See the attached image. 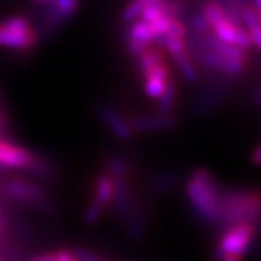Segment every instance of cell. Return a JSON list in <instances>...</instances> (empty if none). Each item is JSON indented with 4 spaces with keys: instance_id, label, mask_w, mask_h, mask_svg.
Listing matches in <instances>:
<instances>
[{
    "instance_id": "obj_29",
    "label": "cell",
    "mask_w": 261,
    "mask_h": 261,
    "mask_svg": "<svg viewBox=\"0 0 261 261\" xmlns=\"http://www.w3.org/2000/svg\"><path fill=\"white\" fill-rule=\"evenodd\" d=\"M247 32H248V35H250V38H251L252 45H255V47L260 48L261 49V27L248 29Z\"/></svg>"
},
{
    "instance_id": "obj_6",
    "label": "cell",
    "mask_w": 261,
    "mask_h": 261,
    "mask_svg": "<svg viewBox=\"0 0 261 261\" xmlns=\"http://www.w3.org/2000/svg\"><path fill=\"white\" fill-rule=\"evenodd\" d=\"M113 189H115V180L112 177H109L106 173L99 176V178L94 183L93 197L87 206V209L84 211L83 219L86 224L93 225L100 219L105 209L111 205Z\"/></svg>"
},
{
    "instance_id": "obj_24",
    "label": "cell",
    "mask_w": 261,
    "mask_h": 261,
    "mask_svg": "<svg viewBox=\"0 0 261 261\" xmlns=\"http://www.w3.org/2000/svg\"><path fill=\"white\" fill-rule=\"evenodd\" d=\"M161 16H167V12H166V2L164 0H157L155 3H151L147 5L144 10H142V15H141V20L151 23L154 22L155 19L161 18Z\"/></svg>"
},
{
    "instance_id": "obj_22",
    "label": "cell",
    "mask_w": 261,
    "mask_h": 261,
    "mask_svg": "<svg viewBox=\"0 0 261 261\" xmlns=\"http://www.w3.org/2000/svg\"><path fill=\"white\" fill-rule=\"evenodd\" d=\"M178 178L173 173H160L151 180V187L155 193H168L173 189H176Z\"/></svg>"
},
{
    "instance_id": "obj_32",
    "label": "cell",
    "mask_w": 261,
    "mask_h": 261,
    "mask_svg": "<svg viewBox=\"0 0 261 261\" xmlns=\"http://www.w3.org/2000/svg\"><path fill=\"white\" fill-rule=\"evenodd\" d=\"M37 261H57L56 254H41V255H37V257H34Z\"/></svg>"
},
{
    "instance_id": "obj_34",
    "label": "cell",
    "mask_w": 261,
    "mask_h": 261,
    "mask_svg": "<svg viewBox=\"0 0 261 261\" xmlns=\"http://www.w3.org/2000/svg\"><path fill=\"white\" fill-rule=\"evenodd\" d=\"M254 102L257 106H261V89H258L255 94H254Z\"/></svg>"
},
{
    "instance_id": "obj_2",
    "label": "cell",
    "mask_w": 261,
    "mask_h": 261,
    "mask_svg": "<svg viewBox=\"0 0 261 261\" xmlns=\"http://www.w3.org/2000/svg\"><path fill=\"white\" fill-rule=\"evenodd\" d=\"M238 224H251L257 228V232H261V189H225L216 228L222 232Z\"/></svg>"
},
{
    "instance_id": "obj_1",
    "label": "cell",
    "mask_w": 261,
    "mask_h": 261,
    "mask_svg": "<svg viewBox=\"0 0 261 261\" xmlns=\"http://www.w3.org/2000/svg\"><path fill=\"white\" fill-rule=\"evenodd\" d=\"M225 189L206 168H196L187 178L185 193L193 214L207 225L216 226Z\"/></svg>"
},
{
    "instance_id": "obj_36",
    "label": "cell",
    "mask_w": 261,
    "mask_h": 261,
    "mask_svg": "<svg viewBox=\"0 0 261 261\" xmlns=\"http://www.w3.org/2000/svg\"><path fill=\"white\" fill-rule=\"evenodd\" d=\"M140 2L142 3V5H145V6H147V5H151V3H155L157 0H140Z\"/></svg>"
},
{
    "instance_id": "obj_16",
    "label": "cell",
    "mask_w": 261,
    "mask_h": 261,
    "mask_svg": "<svg viewBox=\"0 0 261 261\" xmlns=\"http://www.w3.org/2000/svg\"><path fill=\"white\" fill-rule=\"evenodd\" d=\"M170 57L177 64L178 70H180V73H181L183 79L186 82H189V83H196L197 82L199 73H197L195 61H193V58H192L190 53H189V48L186 47L185 49H181V51H178V53H176V54H173V56Z\"/></svg>"
},
{
    "instance_id": "obj_19",
    "label": "cell",
    "mask_w": 261,
    "mask_h": 261,
    "mask_svg": "<svg viewBox=\"0 0 261 261\" xmlns=\"http://www.w3.org/2000/svg\"><path fill=\"white\" fill-rule=\"evenodd\" d=\"M161 63H164V49L163 48L151 45L145 53H142L140 57H137V67L141 71V74L149 68L161 64Z\"/></svg>"
},
{
    "instance_id": "obj_35",
    "label": "cell",
    "mask_w": 261,
    "mask_h": 261,
    "mask_svg": "<svg viewBox=\"0 0 261 261\" xmlns=\"http://www.w3.org/2000/svg\"><path fill=\"white\" fill-rule=\"evenodd\" d=\"M254 3H255L254 9L257 10V12H261V0H254Z\"/></svg>"
},
{
    "instance_id": "obj_15",
    "label": "cell",
    "mask_w": 261,
    "mask_h": 261,
    "mask_svg": "<svg viewBox=\"0 0 261 261\" xmlns=\"http://www.w3.org/2000/svg\"><path fill=\"white\" fill-rule=\"evenodd\" d=\"M225 84H214L209 89H205L197 96L195 102V111L199 113H206L214 111L215 108L222 102L225 96Z\"/></svg>"
},
{
    "instance_id": "obj_25",
    "label": "cell",
    "mask_w": 261,
    "mask_h": 261,
    "mask_svg": "<svg viewBox=\"0 0 261 261\" xmlns=\"http://www.w3.org/2000/svg\"><path fill=\"white\" fill-rule=\"evenodd\" d=\"M144 8H145V5H142L140 0H129L122 9L121 19L126 23H132L141 18Z\"/></svg>"
},
{
    "instance_id": "obj_38",
    "label": "cell",
    "mask_w": 261,
    "mask_h": 261,
    "mask_svg": "<svg viewBox=\"0 0 261 261\" xmlns=\"http://www.w3.org/2000/svg\"><path fill=\"white\" fill-rule=\"evenodd\" d=\"M3 129V115L0 113V132Z\"/></svg>"
},
{
    "instance_id": "obj_33",
    "label": "cell",
    "mask_w": 261,
    "mask_h": 261,
    "mask_svg": "<svg viewBox=\"0 0 261 261\" xmlns=\"http://www.w3.org/2000/svg\"><path fill=\"white\" fill-rule=\"evenodd\" d=\"M216 261H244V257H240V255H224V257H221L219 260Z\"/></svg>"
},
{
    "instance_id": "obj_11",
    "label": "cell",
    "mask_w": 261,
    "mask_h": 261,
    "mask_svg": "<svg viewBox=\"0 0 261 261\" xmlns=\"http://www.w3.org/2000/svg\"><path fill=\"white\" fill-rule=\"evenodd\" d=\"M32 159H34V154L28 149L6 142V141H0V164L2 166L27 170Z\"/></svg>"
},
{
    "instance_id": "obj_28",
    "label": "cell",
    "mask_w": 261,
    "mask_h": 261,
    "mask_svg": "<svg viewBox=\"0 0 261 261\" xmlns=\"http://www.w3.org/2000/svg\"><path fill=\"white\" fill-rule=\"evenodd\" d=\"M151 47L147 42H141V41H132V39H128L126 42V53L129 54L130 57H140L142 53H145L148 48Z\"/></svg>"
},
{
    "instance_id": "obj_7",
    "label": "cell",
    "mask_w": 261,
    "mask_h": 261,
    "mask_svg": "<svg viewBox=\"0 0 261 261\" xmlns=\"http://www.w3.org/2000/svg\"><path fill=\"white\" fill-rule=\"evenodd\" d=\"M96 113L103 125L112 132L115 138H118L119 141H128L132 138L134 132L129 125V119H126L112 105L99 103L96 108Z\"/></svg>"
},
{
    "instance_id": "obj_27",
    "label": "cell",
    "mask_w": 261,
    "mask_h": 261,
    "mask_svg": "<svg viewBox=\"0 0 261 261\" xmlns=\"http://www.w3.org/2000/svg\"><path fill=\"white\" fill-rule=\"evenodd\" d=\"M187 22H189V28L193 31L195 35H205V34H207L211 31V27H209L207 20L203 18V15L200 12H196L192 16H189Z\"/></svg>"
},
{
    "instance_id": "obj_26",
    "label": "cell",
    "mask_w": 261,
    "mask_h": 261,
    "mask_svg": "<svg viewBox=\"0 0 261 261\" xmlns=\"http://www.w3.org/2000/svg\"><path fill=\"white\" fill-rule=\"evenodd\" d=\"M240 15H241V23L247 31L252 28H257L261 27L260 25V16H258V12L248 6V5H244L240 9Z\"/></svg>"
},
{
    "instance_id": "obj_17",
    "label": "cell",
    "mask_w": 261,
    "mask_h": 261,
    "mask_svg": "<svg viewBox=\"0 0 261 261\" xmlns=\"http://www.w3.org/2000/svg\"><path fill=\"white\" fill-rule=\"evenodd\" d=\"M130 163L129 159L123 154H111L106 159V174L113 180H121L125 178V176L129 171Z\"/></svg>"
},
{
    "instance_id": "obj_13",
    "label": "cell",
    "mask_w": 261,
    "mask_h": 261,
    "mask_svg": "<svg viewBox=\"0 0 261 261\" xmlns=\"http://www.w3.org/2000/svg\"><path fill=\"white\" fill-rule=\"evenodd\" d=\"M122 224L125 225L126 233L132 240H140L144 237V233H145V209L137 196H134L129 211L123 218Z\"/></svg>"
},
{
    "instance_id": "obj_10",
    "label": "cell",
    "mask_w": 261,
    "mask_h": 261,
    "mask_svg": "<svg viewBox=\"0 0 261 261\" xmlns=\"http://www.w3.org/2000/svg\"><path fill=\"white\" fill-rule=\"evenodd\" d=\"M144 77V92L149 99H159L160 94L164 92L167 83L171 80L170 75V67L164 63L155 65L142 73Z\"/></svg>"
},
{
    "instance_id": "obj_3",
    "label": "cell",
    "mask_w": 261,
    "mask_h": 261,
    "mask_svg": "<svg viewBox=\"0 0 261 261\" xmlns=\"http://www.w3.org/2000/svg\"><path fill=\"white\" fill-rule=\"evenodd\" d=\"M257 228L251 224H238L222 231L214 251L215 261L224 255L244 257L251 251L257 240Z\"/></svg>"
},
{
    "instance_id": "obj_37",
    "label": "cell",
    "mask_w": 261,
    "mask_h": 261,
    "mask_svg": "<svg viewBox=\"0 0 261 261\" xmlns=\"http://www.w3.org/2000/svg\"><path fill=\"white\" fill-rule=\"evenodd\" d=\"M34 3H37V5H45V3H48L49 0H32Z\"/></svg>"
},
{
    "instance_id": "obj_12",
    "label": "cell",
    "mask_w": 261,
    "mask_h": 261,
    "mask_svg": "<svg viewBox=\"0 0 261 261\" xmlns=\"http://www.w3.org/2000/svg\"><path fill=\"white\" fill-rule=\"evenodd\" d=\"M134 192L130 189L129 183L126 181V178L121 180H115V189H113V196L111 200V209H112L113 216L122 222L123 218L126 216L129 206L134 200Z\"/></svg>"
},
{
    "instance_id": "obj_14",
    "label": "cell",
    "mask_w": 261,
    "mask_h": 261,
    "mask_svg": "<svg viewBox=\"0 0 261 261\" xmlns=\"http://www.w3.org/2000/svg\"><path fill=\"white\" fill-rule=\"evenodd\" d=\"M38 42H39V38H38L37 31L28 35H23V34H18L15 31L5 28L0 23V47L27 51L35 47Z\"/></svg>"
},
{
    "instance_id": "obj_9",
    "label": "cell",
    "mask_w": 261,
    "mask_h": 261,
    "mask_svg": "<svg viewBox=\"0 0 261 261\" xmlns=\"http://www.w3.org/2000/svg\"><path fill=\"white\" fill-rule=\"evenodd\" d=\"M132 132H159L176 128L177 118L171 113H152V115H138L129 119Z\"/></svg>"
},
{
    "instance_id": "obj_23",
    "label": "cell",
    "mask_w": 261,
    "mask_h": 261,
    "mask_svg": "<svg viewBox=\"0 0 261 261\" xmlns=\"http://www.w3.org/2000/svg\"><path fill=\"white\" fill-rule=\"evenodd\" d=\"M29 173H32L34 176H37L38 178H44V180H48V178L53 177V166L48 163L47 160L41 159V157H37L34 155V159L31 161V164L28 166Z\"/></svg>"
},
{
    "instance_id": "obj_20",
    "label": "cell",
    "mask_w": 261,
    "mask_h": 261,
    "mask_svg": "<svg viewBox=\"0 0 261 261\" xmlns=\"http://www.w3.org/2000/svg\"><path fill=\"white\" fill-rule=\"evenodd\" d=\"M203 18L207 20L209 27L212 28L214 25H216L218 22H221L222 19L226 18V13H225V8L222 3H219L218 0H205L200 6L199 10Z\"/></svg>"
},
{
    "instance_id": "obj_4",
    "label": "cell",
    "mask_w": 261,
    "mask_h": 261,
    "mask_svg": "<svg viewBox=\"0 0 261 261\" xmlns=\"http://www.w3.org/2000/svg\"><path fill=\"white\" fill-rule=\"evenodd\" d=\"M80 0H49L42 10V19L37 31L39 41L49 39L77 13Z\"/></svg>"
},
{
    "instance_id": "obj_31",
    "label": "cell",
    "mask_w": 261,
    "mask_h": 261,
    "mask_svg": "<svg viewBox=\"0 0 261 261\" xmlns=\"http://www.w3.org/2000/svg\"><path fill=\"white\" fill-rule=\"evenodd\" d=\"M251 161L255 166H261V144L251 152Z\"/></svg>"
},
{
    "instance_id": "obj_30",
    "label": "cell",
    "mask_w": 261,
    "mask_h": 261,
    "mask_svg": "<svg viewBox=\"0 0 261 261\" xmlns=\"http://www.w3.org/2000/svg\"><path fill=\"white\" fill-rule=\"evenodd\" d=\"M57 261H77L75 255L71 251H67V250H60L56 252Z\"/></svg>"
},
{
    "instance_id": "obj_5",
    "label": "cell",
    "mask_w": 261,
    "mask_h": 261,
    "mask_svg": "<svg viewBox=\"0 0 261 261\" xmlns=\"http://www.w3.org/2000/svg\"><path fill=\"white\" fill-rule=\"evenodd\" d=\"M5 193L22 203H28L42 211H53V203L45 195L44 187L35 181L12 178L5 185Z\"/></svg>"
},
{
    "instance_id": "obj_21",
    "label": "cell",
    "mask_w": 261,
    "mask_h": 261,
    "mask_svg": "<svg viewBox=\"0 0 261 261\" xmlns=\"http://www.w3.org/2000/svg\"><path fill=\"white\" fill-rule=\"evenodd\" d=\"M177 99V84L176 82L171 79L166 86L164 92L160 94V97L157 99L155 103V108H157V112L159 113H170L174 103Z\"/></svg>"
},
{
    "instance_id": "obj_8",
    "label": "cell",
    "mask_w": 261,
    "mask_h": 261,
    "mask_svg": "<svg viewBox=\"0 0 261 261\" xmlns=\"http://www.w3.org/2000/svg\"><path fill=\"white\" fill-rule=\"evenodd\" d=\"M212 34L216 39H219L221 42H224L226 45H233V47L243 48L245 51H248L252 47L251 38L248 35L247 29L240 25H235L228 18L222 19L221 22H218L212 28Z\"/></svg>"
},
{
    "instance_id": "obj_18",
    "label": "cell",
    "mask_w": 261,
    "mask_h": 261,
    "mask_svg": "<svg viewBox=\"0 0 261 261\" xmlns=\"http://www.w3.org/2000/svg\"><path fill=\"white\" fill-rule=\"evenodd\" d=\"M126 37L132 41H141V42H147L149 45H152L155 42V37L152 34V31L149 28V23L144 20H135L129 23V28L126 29Z\"/></svg>"
},
{
    "instance_id": "obj_39",
    "label": "cell",
    "mask_w": 261,
    "mask_h": 261,
    "mask_svg": "<svg viewBox=\"0 0 261 261\" xmlns=\"http://www.w3.org/2000/svg\"><path fill=\"white\" fill-rule=\"evenodd\" d=\"M31 261H37V260H35V258H32V260H31Z\"/></svg>"
}]
</instances>
